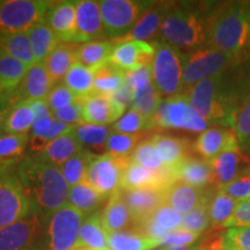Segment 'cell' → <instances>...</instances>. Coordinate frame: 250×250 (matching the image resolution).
Listing matches in <instances>:
<instances>
[{
	"instance_id": "1",
	"label": "cell",
	"mask_w": 250,
	"mask_h": 250,
	"mask_svg": "<svg viewBox=\"0 0 250 250\" xmlns=\"http://www.w3.org/2000/svg\"><path fill=\"white\" fill-rule=\"evenodd\" d=\"M206 123L235 130L236 116L246 102L245 88L225 73L199 81L182 93Z\"/></svg>"
},
{
	"instance_id": "2",
	"label": "cell",
	"mask_w": 250,
	"mask_h": 250,
	"mask_svg": "<svg viewBox=\"0 0 250 250\" xmlns=\"http://www.w3.org/2000/svg\"><path fill=\"white\" fill-rule=\"evenodd\" d=\"M205 8L196 2L170 4L160 29L164 42L187 51L204 46L208 41L212 14Z\"/></svg>"
},
{
	"instance_id": "3",
	"label": "cell",
	"mask_w": 250,
	"mask_h": 250,
	"mask_svg": "<svg viewBox=\"0 0 250 250\" xmlns=\"http://www.w3.org/2000/svg\"><path fill=\"white\" fill-rule=\"evenodd\" d=\"M17 174L34 202L44 211L54 213L67 204L70 186L57 166L28 156L21 161Z\"/></svg>"
},
{
	"instance_id": "4",
	"label": "cell",
	"mask_w": 250,
	"mask_h": 250,
	"mask_svg": "<svg viewBox=\"0 0 250 250\" xmlns=\"http://www.w3.org/2000/svg\"><path fill=\"white\" fill-rule=\"evenodd\" d=\"M250 41V1H235L211 14L208 44L236 57Z\"/></svg>"
},
{
	"instance_id": "5",
	"label": "cell",
	"mask_w": 250,
	"mask_h": 250,
	"mask_svg": "<svg viewBox=\"0 0 250 250\" xmlns=\"http://www.w3.org/2000/svg\"><path fill=\"white\" fill-rule=\"evenodd\" d=\"M152 78L162 98L170 99L182 94L184 54L166 42H154Z\"/></svg>"
},
{
	"instance_id": "6",
	"label": "cell",
	"mask_w": 250,
	"mask_h": 250,
	"mask_svg": "<svg viewBox=\"0 0 250 250\" xmlns=\"http://www.w3.org/2000/svg\"><path fill=\"white\" fill-rule=\"evenodd\" d=\"M52 1L42 0H1L0 1V37L27 33L44 22Z\"/></svg>"
},
{
	"instance_id": "7",
	"label": "cell",
	"mask_w": 250,
	"mask_h": 250,
	"mask_svg": "<svg viewBox=\"0 0 250 250\" xmlns=\"http://www.w3.org/2000/svg\"><path fill=\"white\" fill-rule=\"evenodd\" d=\"M234 58V56L219 51L210 45L186 52L182 93L199 81L224 73Z\"/></svg>"
},
{
	"instance_id": "8",
	"label": "cell",
	"mask_w": 250,
	"mask_h": 250,
	"mask_svg": "<svg viewBox=\"0 0 250 250\" xmlns=\"http://www.w3.org/2000/svg\"><path fill=\"white\" fill-rule=\"evenodd\" d=\"M34 199L18 174L0 177V228L7 227L34 213Z\"/></svg>"
},
{
	"instance_id": "9",
	"label": "cell",
	"mask_w": 250,
	"mask_h": 250,
	"mask_svg": "<svg viewBox=\"0 0 250 250\" xmlns=\"http://www.w3.org/2000/svg\"><path fill=\"white\" fill-rule=\"evenodd\" d=\"M153 2L136 0L100 1L103 26L108 36L117 40L130 33L134 23Z\"/></svg>"
},
{
	"instance_id": "10",
	"label": "cell",
	"mask_w": 250,
	"mask_h": 250,
	"mask_svg": "<svg viewBox=\"0 0 250 250\" xmlns=\"http://www.w3.org/2000/svg\"><path fill=\"white\" fill-rule=\"evenodd\" d=\"M83 215L70 203L51 213L48 226L50 250H76Z\"/></svg>"
},
{
	"instance_id": "11",
	"label": "cell",
	"mask_w": 250,
	"mask_h": 250,
	"mask_svg": "<svg viewBox=\"0 0 250 250\" xmlns=\"http://www.w3.org/2000/svg\"><path fill=\"white\" fill-rule=\"evenodd\" d=\"M131 162V156L115 158L111 155L95 156L89 166L86 182L105 198L110 197L121 187L124 170Z\"/></svg>"
},
{
	"instance_id": "12",
	"label": "cell",
	"mask_w": 250,
	"mask_h": 250,
	"mask_svg": "<svg viewBox=\"0 0 250 250\" xmlns=\"http://www.w3.org/2000/svg\"><path fill=\"white\" fill-rule=\"evenodd\" d=\"M110 62L125 72L138 70L144 66H151L155 54L154 43L137 40H114Z\"/></svg>"
},
{
	"instance_id": "13",
	"label": "cell",
	"mask_w": 250,
	"mask_h": 250,
	"mask_svg": "<svg viewBox=\"0 0 250 250\" xmlns=\"http://www.w3.org/2000/svg\"><path fill=\"white\" fill-rule=\"evenodd\" d=\"M83 123L108 125L115 123L124 114L125 108L114 99L103 94L93 93L88 96H78Z\"/></svg>"
},
{
	"instance_id": "14",
	"label": "cell",
	"mask_w": 250,
	"mask_h": 250,
	"mask_svg": "<svg viewBox=\"0 0 250 250\" xmlns=\"http://www.w3.org/2000/svg\"><path fill=\"white\" fill-rule=\"evenodd\" d=\"M175 182L173 170H152L131 161L124 170L120 189H160L165 190Z\"/></svg>"
},
{
	"instance_id": "15",
	"label": "cell",
	"mask_w": 250,
	"mask_h": 250,
	"mask_svg": "<svg viewBox=\"0 0 250 250\" xmlns=\"http://www.w3.org/2000/svg\"><path fill=\"white\" fill-rule=\"evenodd\" d=\"M40 230V219L36 213L7 227L0 228V250H29Z\"/></svg>"
},
{
	"instance_id": "16",
	"label": "cell",
	"mask_w": 250,
	"mask_h": 250,
	"mask_svg": "<svg viewBox=\"0 0 250 250\" xmlns=\"http://www.w3.org/2000/svg\"><path fill=\"white\" fill-rule=\"evenodd\" d=\"M44 23L58 37L59 42L74 43L77 31V1H52Z\"/></svg>"
},
{
	"instance_id": "17",
	"label": "cell",
	"mask_w": 250,
	"mask_h": 250,
	"mask_svg": "<svg viewBox=\"0 0 250 250\" xmlns=\"http://www.w3.org/2000/svg\"><path fill=\"white\" fill-rule=\"evenodd\" d=\"M124 202L132 215L134 227L151 217L164 204V190L160 189H120ZM134 230V228H133Z\"/></svg>"
},
{
	"instance_id": "18",
	"label": "cell",
	"mask_w": 250,
	"mask_h": 250,
	"mask_svg": "<svg viewBox=\"0 0 250 250\" xmlns=\"http://www.w3.org/2000/svg\"><path fill=\"white\" fill-rule=\"evenodd\" d=\"M100 1H77V31L74 44L96 41L104 33Z\"/></svg>"
},
{
	"instance_id": "19",
	"label": "cell",
	"mask_w": 250,
	"mask_h": 250,
	"mask_svg": "<svg viewBox=\"0 0 250 250\" xmlns=\"http://www.w3.org/2000/svg\"><path fill=\"white\" fill-rule=\"evenodd\" d=\"M211 196L208 190L191 187L181 181H175L164 190L165 204L171 206L180 213L186 214L202 203L208 202Z\"/></svg>"
},
{
	"instance_id": "20",
	"label": "cell",
	"mask_w": 250,
	"mask_h": 250,
	"mask_svg": "<svg viewBox=\"0 0 250 250\" xmlns=\"http://www.w3.org/2000/svg\"><path fill=\"white\" fill-rule=\"evenodd\" d=\"M240 148L236 134L225 127H210L201 133L195 143V149L206 160H211L223 152Z\"/></svg>"
},
{
	"instance_id": "21",
	"label": "cell",
	"mask_w": 250,
	"mask_h": 250,
	"mask_svg": "<svg viewBox=\"0 0 250 250\" xmlns=\"http://www.w3.org/2000/svg\"><path fill=\"white\" fill-rule=\"evenodd\" d=\"M168 127L204 132L208 130V123L191 108L183 94L169 99L168 107Z\"/></svg>"
},
{
	"instance_id": "22",
	"label": "cell",
	"mask_w": 250,
	"mask_h": 250,
	"mask_svg": "<svg viewBox=\"0 0 250 250\" xmlns=\"http://www.w3.org/2000/svg\"><path fill=\"white\" fill-rule=\"evenodd\" d=\"M170 4L171 2H153L134 23L130 33L117 40H137L146 42L154 39L158 34H160L162 21L170 7Z\"/></svg>"
},
{
	"instance_id": "23",
	"label": "cell",
	"mask_w": 250,
	"mask_h": 250,
	"mask_svg": "<svg viewBox=\"0 0 250 250\" xmlns=\"http://www.w3.org/2000/svg\"><path fill=\"white\" fill-rule=\"evenodd\" d=\"M55 83L49 76L44 62H35L28 68L26 77L17 93L21 100L28 101H46Z\"/></svg>"
},
{
	"instance_id": "24",
	"label": "cell",
	"mask_w": 250,
	"mask_h": 250,
	"mask_svg": "<svg viewBox=\"0 0 250 250\" xmlns=\"http://www.w3.org/2000/svg\"><path fill=\"white\" fill-rule=\"evenodd\" d=\"M175 181L204 189L210 183H214L213 170L208 160L188 156L179 165L171 168Z\"/></svg>"
},
{
	"instance_id": "25",
	"label": "cell",
	"mask_w": 250,
	"mask_h": 250,
	"mask_svg": "<svg viewBox=\"0 0 250 250\" xmlns=\"http://www.w3.org/2000/svg\"><path fill=\"white\" fill-rule=\"evenodd\" d=\"M101 220L102 226L107 234L129 232V230L133 232L134 224L132 215L122 197L120 189L109 197L108 204L101 214Z\"/></svg>"
},
{
	"instance_id": "26",
	"label": "cell",
	"mask_w": 250,
	"mask_h": 250,
	"mask_svg": "<svg viewBox=\"0 0 250 250\" xmlns=\"http://www.w3.org/2000/svg\"><path fill=\"white\" fill-rule=\"evenodd\" d=\"M74 130H76V127L70 132L52 139L51 142L46 144L42 152L35 156H30V158H36L41 161L46 162V164L61 167L67 160H70L72 156L76 155L78 152L83 149L79 142H78L76 134H74Z\"/></svg>"
},
{
	"instance_id": "27",
	"label": "cell",
	"mask_w": 250,
	"mask_h": 250,
	"mask_svg": "<svg viewBox=\"0 0 250 250\" xmlns=\"http://www.w3.org/2000/svg\"><path fill=\"white\" fill-rule=\"evenodd\" d=\"M208 162L213 170L214 183L219 187H223L233 182L236 177L246 173L247 170L242 169V166L248 162V159L242 155L240 148H235L223 152L208 160Z\"/></svg>"
},
{
	"instance_id": "28",
	"label": "cell",
	"mask_w": 250,
	"mask_h": 250,
	"mask_svg": "<svg viewBox=\"0 0 250 250\" xmlns=\"http://www.w3.org/2000/svg\"><path fill=\"white\" fill-rule=\"evenodd\" d=\"M110 127L107 125L83 123L76 126L74 134L81 148L94 156L107 154V143L110 136Z\"/></svg>"
},
{
	"instance_id": "29",
	"label": "cell",
	"mask_w": 250,
	"mask_h": 250,
	"mask_svg": "<svg viewBox=\"0 0 250 250\" xmlns=\"http://www.w3.org/2000/svg\"><path fill=\"white\" fill-rule=\"evenodd\" d=\"M77 48L78 44L74 43L61 42L46 58L44 65L55 85L64 80L68 70L77 62Z\"/></svg>"
},
{
	"instance_id": "30",
	"label": "cell",
	"mask_w": 250,
	"mask_h": 250,
	"mask_svg": "<svg viewBox=\"0 0 250 250\" xmlns=\"http://www.w3.org/2000/svg\"><path fill=\"white\" fill-rule=\"evenodd\" d=\"M115 43L112 41H90L77 48V62L92 71L104 66L110 62Z\"/></svg>"
},
{
	"instance_id": "31",
	"label": "cell",
	"mask_w": 250,
	"mask_h": 250,
	"mask_svg": "<svg viewBox=\"0 0 250 250\" xmlns=\"http://www.w3.org/2000/svg\"><path fill=\"white\" fill-rule=\"evenodd\" d=\"M105 250L108 249L107 233L102 226L101 214L94 212L88 215L81 226L76 250Z\"/></svg>"
},
{
	"instance_id": "32",
	"label": "cell",
	"mask_w": 250,
	"mask_h": 250,
	"mask_svg": "<svg viewBox=\"0 0 250 250\" xmlns=\"http://www.w3.org/2000/svg\"><path fill=\"white\" fill-rule=\"evenodd\" d=\"M151 140L168 168H174L189 156V143L186 139L160 133L154 134Z\"/></svg>"
},
{
	"instance_id": "33",
	"label": "cell",
	"mask_w": 250,
	"mask_h": 250,
	"mask_svg": "<svg viewBox=\"0 0 250 250\" xmlns=\"http://www.w3.org/2000/svg\"><path fill=\"white\" fill-rule=\"evenodd\" d=\"M36 62H44L59 43L58 37L44 22L36 24L27 31Z\"/></svg>"
},
{
	"instance_id": "34",
	"label": "cell",
	"mask_w": 250,
	"mask_h": 250,
	"mask_svg": "<svg viewBox=\"0 0 250 250\" xmlns=\"http://www.w3.org/2000/svg\"><path fill=\"white\" fill-rule=\"evenodd\" d=\"M28 68L20 61L6 54L0 49V81L4 85L6 94H14L20 87Z\"/></svg>"
},
{
	"instance_id": "35",
	"label": "cell",
	"mask_w": 250,
	"mask_h": 250,
	"mask_svg": "<svg viewBox=\"0 0 250 250\" xmlns=\"http://www.w3.org/2000/svg\"><path fill=\"white\" fill-rule=\"evenodd\" d=\"M126 72L121 70L110 62L94 71V93L111 95L124 85Z\"/></svg>"
},
{
	"instance_id": "36",
	"label": "cell",
	"mask_w": 250,
	"mask_h": 250,
	"mask_svg": "<svg viewBox=\"0 0 250 250\" xmlns=\"http://www.w3.org/2000/svg\"><path fill=\"white\" fill-rule=\"evenodd\" d=\"M29 140L28 134H0V165L13 167L22 160Z\"/></svg>"
},
{
	"instance_id": "37",
	"label": "cell",
	"mask_w": 250,
	"mask_h": 250,
	"mask_svg": "<svg viewBox=\"0 0 250 250\" xmlns=\"http://www.w3.org/2000/svg\"><path fill=\"white\" fill-rule=\"evenodd\" d=\"M0 49L20 61L27 67H31L36 62L27 33H18L0 37Z\"/></svg>"
},
{
	"instance_id": "38",
	"label": "cell",
	"mask_w": 250,
	"mask_h": 250,
	"mask_svg": "<svg viewBox=\"0 0 250 250\" xmlns=\"http://www.w3.org/2000/svg\"><path fill=\"white\" fill-rule=\"evenodd\" d=\"M110 250H152L161 246V241L146 237L137 232H117L107 234Z\"/></svg>"
},
{
	"instance_id": "39",
	"label": "cell",
	"mask_w": 250,
	"mask_h": 250,
	"mask_svg": "<svg viewBox=\"0 0 250 250\" xmlns=\"http://www.w3.org/2000/svg\"><path fill=\"white\" fill-rule=\"evenodd\" d=\"M104 199V196L87 182L71 187L68 192V203L83 215L92 213Z\"/></svg>"
},
{
	"instance_id": "40",
	"label": "cell",
	"mask_w": 250,
	"mask_h": 250,
	"mask_svg": "<svg viewBox=\"0 0 250 250\" xmlns=\"http://www.w3.org/2000/svg\"><path fill=\"white\" fill-rule=\"evenodd\" d=\"M34 124V114L30 102L22 100L14 104L9 110L5 121L4 133L28 134Z\"/></svg>"
},
{
	"instance_id": "41",
	"label": "cell",
	"mask_w": 250,
	"mask_h": 250,
	"mask_svg": "<svg viewBox=\"0 0 250 250\" xmlns=\"http://www.w3.org/2000/svg\"><path fill=\"white\" fill-rule=\"evenodd\" d=\"M95 158L89 152L81 149L73 155L70 160H67L64 165L61 166L62 175L68 186L74 187L77 184L86 182L87 173H88L89 166L92 164L93 159Z\"/></svg>"
},
{
	"instance_id": "42",
	"label": "cell",
	"mask_w": 250,
	"mask_h": 250,
	"mask_svg": "<svg viewBox=\"0 0 250 250\" xmlns=\"http://www.w3.org/2000/svg\"><path fill=\"white\" fill-rule=\"evenodd\" d=\"M64 83L77 96H88L94 93V71L77 62L65 76Z\"/></svg>"
},
{
	"instance_id": "43",
	"label": "cell",
	"mask_w": 250,
	"mask_h": 250,
	"mask_svg": "<svg viewBox=\"0 0 250 250\" xmlns=\"http://www.w3.org/2000/svg\"><path fill=\"white\" fill-rule=\"evenodd\" d=\"M239 201L218 190L211 196L208 202V213H210L211 224L213 226H224V224L232 217Z\"/></svg>"
},
{
	"instance_id": "44",
	"label": "cell",
	"mask_w": 250,
	"mask_h": 250,
	"mask_svg": "<svg viewBox=\"0 0 250 250\" xmlns=\"http://www.w3.org/2000/svg\"><path fill=\"white\" fill-rule=\"evenodd\" d=\"M131 161L152 170L161 171L168 169L151 139L140 142L136 146L131 154Z\"/></svg>"
},
{
	"instance_id": "45",
	"label": "cell",
	"mask_w": 250,
	"mask_h": 250,
	"mask_svg": "<svg viewBox=\"0 0 250 250\" xmlns=\"http://www.w3.org/2000/svg\"><path fill=\"white\" fill-rule=\"evenodd\" d=\"M143 134H127L112 131L107 143V154L115 158H127L131 156L136 146L140 143Z\"/></svg>"
},
{
	"instance_id": "46",
	"label": "cell",
	"mask_w": 250,
	"mask_h": 250,
	"mask_svg": "<svg viewBox=\"0 0 250 250\" xmlns=\"http://www.w3.org/2000/svg\"><path fill=\"white\" fill-rule=\"evenodd\" d=\"M148 129H152L151 122L132 108L111 126V130L115 132L127 134H138L140 131Z\"/></svg>"
},
{
	"instance_id": "47",
	"label": "cell",
	"mask_w": 250,
	"mask_h": 250,
	"mask_svg": "<svg viewBox=\"0 0 250 250\" xmlns=\"http://www.w3.org/2000/svg\"><path fill=\"white\" fill-rule=\"evenodd\" d=\"M210 199L208 202L202 203L201 205L197 206L192 211L184 214L181 229L196 234H201L205 229H208V226L211 225L210 213H208V202H210Z\"/></svg>"
},
{
	"instance_id": "48",
	"label": "cell",
	"mask_w": 250,
	"mask_h": 250,
	"mask_svg": "<svg viewBox=\"0 0 250 250\" xmlns=\"http://www.w3.org/2000/svg\"><path fill=\"white\" fill-rule=\"evenodd\" d=\"M149 219L159 227H161L162 229L169 233L173 230L180 229L183 223L182 213L177 212L175 208L165 204V203L149 217Z\"/></svg>"
},
{
	"instance_id": "49",
	"label": "cell",
	"mask_w": 250,
	"mask_h": 250,
	"mask_svg": "<svg viewBox=\"0 0 250 250\" xmlns=\"http://www.w3.org/2000/svg\"><path fill=\"white\" fill-rule=\"evenodd\" d=\"M235 134L240 147H248L250 145V94L236 116Z\"/></svg>"
},
{
	"instance_id": "50",
	"label": "cell",
	"mask_w": 250,
	"mask_h": 250,
	"mask_svg": "<svg viewBox=\"0 0 250 250\" xmlns=\"http://www.w3.org/2000/svg\"><path fill=\"white\" fill-rule=\"evenodd\" d=\"M77 99L78 96L65 83H59L51 89L48 99H46V103L50 109L54 111L74 104L77 102Z\"/></svg>"
},
{
	"instance_id": "51",
	"label": "cell",
	"mask_w": 250,
	"mask_h": 250,
	"mask_svg": "<svg viewBox=\"0 0 250 250\" xmlns=\"http://www.w3.org/2000/svg\"><path fill=\"white\" fill-rule=\"evenodd\" d=\"M250 250V226L229 228L224 236V250Z\"/></svg>"
},
{
	"instance_id": "52",
	"label": "cell",
	"mask_w": 250,
	"mask_h": 250,
	"mask_svg": "<svg viewBox=\"0 0 250 250\" xmlns=\"http://www.w3.org/2000/svg\"><path fill=\"white\" fill-rule=\"evenodd\" d=\"M219 190L239 202L250 198V173L246 171L239 177H236L233 182L219 187Z\"/></svg>"
},
{
	"instance_id": "53",
	"label": "cell",
	"mask_w": 250,
	"mask_h": 250,
	"mask_svg": "<svg viewBox=\"0 0 250 250\" xmlns=\"http://www.w3.org/2000/svg\"><path fill=\"white\" fill-rule=\"evenodd\" d=\"M199 234L188 232L184 229H176L168 234L167 236L161 240V246L167 247H188L192 246L193 242L198 239Z\"/></svg>"
},
{
	"instance_id": "54",
	"label": "cell",
	"mask_w": 250,
	"mask_h": 250,
	"mask_svg": "<svg viewBox=\"0 0 250 250\" xmlns=\"http://www.w3.org/2000/svg\"><path fill=\"white\" fill-rule=\"evenodd\" d=\"M250 226V198L239 202L235 211L223 227L234 228Z\"/></svg>"
},
{
	"instance_id": "55",
	"label": "cell",
	"mask_w": 250,
	"mask_h": 250,
	"mask_svg": "<svg viewBox=\"0 0 250 250\" xmlns=\"http://www.w3.org/2000/svg\"><path fill=\"white\" fill-rule=\"evenodd\" d=\"M56 120L62 122L68 125H79L83 124V116H81V107L79 103L76 102L74 104L67 105V107L58 109L52 111Z\"/></svg>"
},
{
	"instance_id": "56",
	"label": "cell",
	"mask_w": 250,
	"mask_h": 250,
	"mask_svg": "<svg viewBox=\"0 0 250 250\" xmlns=\"http://www.w3.org/2000/svg\"><path fill=\"white\" fill-rule=\"evenodd\" d=\"M22 101L19 94L15 92L12 95L5 96L4 99L0 100V134L4 133V127H5V121L7 117L9 110L14 104H17L18 102Z\"/></svg>"
},
{
	"instance_id": "57",
	"label": "cell",
	"mask_w": 250,
	"mask_h": 250,
	"mask_svg": "<svg viewBox=\"0 0 250 250\" xmlns=\"http://www.w3.org/2000/svg\"><path fill=\"white\" fill-rule=\"evenodd\" d=\"M109 96L114 99L117 103H120L121 105H123L125 109L127 107H132L133 93L132 88H131V86L129 85V83H127L126 80H125L124 85L122 86L120 89L116 90V92Z\"/></svg>"
},
{
	"instance_id": "58",
	"label": "cell",
	"mask_w": 250,
	"mask_h": 250,
	"mask_svg": "<svg viewBox=\"0 0 250 250\" xmlns=\"http://www.w3.org/2000/svg\"><path fill=\"white\" fill-rule=\"evenodd\" d=\"M165 250H198V246H188V247H170L165 248Z\"/></svg>"
},
{
	"instance_id": "59",
	"label": "cell",
	"mask_w": 250,
	"mask_h": 250,
	"mask_svg": "<svg viewBox=\"0 0 250 250\" xmlns=\"http://www.w3.org/2000/svg\"><path fill=\"white\" fill-rule=\"evenodd\" d=\"M9 171H12V167H8V166L0 165V177L4 176L5 174L9 173Z\"/></svg>"
},
{
	"instance_id": "60",
	"label": "cell",
	"mask_w": 250,
	"mask_h": 250,
	"mask_svg": "<svg viewBox=\"0 0 250 250\" xmlns=\"http://www.w3.org/2000/svg\"><path fill=\"white\" fill-rule=\"evenodd\" d=\"M7 95H12V94H6L5 88H4V85H2V83H1V81H0V100L4 99L5 96H7Z\"/></svg>"
},
{
	"instance_id": "61",
	"label": "cell",
	"mask_w": 250,
	"mask_h": 250,
	"mask_svg": "<svg viewBox=\"0 0 250 250\" xmlns=\"http://www.w3.org/2000/svg\"><path fill=\"white\" fill-rule=\"evenodd\" d=\"M225 250H234V249H225Z\"/></svg>"
},
{
	"instance_id": "62",
	"label": "cell",
	"mask_w": 250,
	"mask_h": 250,
	"mask_svg": "<svg viewBox=\"0 0 250 250\" xmlns=\"http://www.w3.org/2000/svg\"><path fill=\"white\" fill-rule=\"evenodd\" d=\"M156 250H165V248L164 249H156Z\"/></svg>"
},
{
	"instance_id": "63",
	"label": "cell",
	"mask_w": 250,
	"mask_h": 250,
	"mask_svg": "<svg viewBox=\"0 0 250 250\" xmlns=\"http://www.w3.org/2000/svg\"><path fill=\"white\" fill-rule=\"evenodd\" d=\"M105 250H109V249H105Z\"/></svg>"
}]
</instances>
